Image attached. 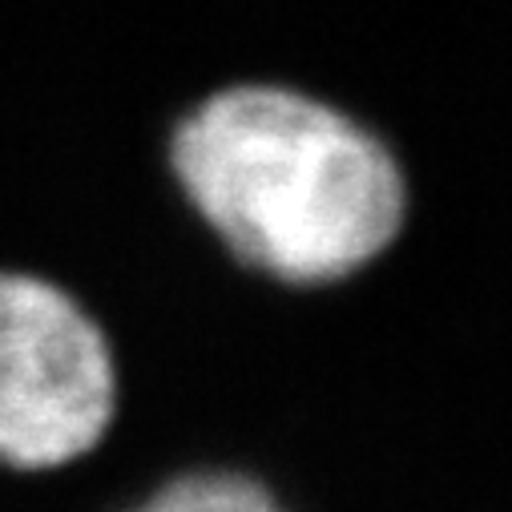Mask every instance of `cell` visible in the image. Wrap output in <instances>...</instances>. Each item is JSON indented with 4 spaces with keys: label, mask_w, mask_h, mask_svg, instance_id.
<instances>
[{
    "label": "cell",
    "mask_w": 512,
    "mask_h": 512,
    "mask_svg": "<svg viewBox=\"0 0 512 512\" xmlns=\"http://www.w3.org/2000/svg\"><path fill=\"white\" fill-rule=\"evenodd\" d=\"M113 416V359L93 319L57 287L0 271V460L57 468Z\"/></svg>",
    "instance_id": "obj_2"
},
{
    "label": "cell",
    "mask_w": 512,
    "mask_h": 512,
    "mask_svg": "<svg viewBox=\"0 0 512 512\" xmlns=\"http://www.w3.org/2000/svg\"><path fill=\"white\" fill-rule=\"evenodd\" d=\"M150 508L158 512H263L275 508V496L250 476L214 472V476H186L162 488Z\"/></svg>",
    "instance_id": "obj_3"
},
{
    "label": "cell",
    "mask_w": 512,
    "mask_h": 512,
    "mask_svg": "<svg viewBox=\"0 0 512 512\" xmlns=\"http://www.w3.org/2000/svg\"><path fill=\"white\" fill-rule=\"evenodd\" d=\"M174 170L242 263L287 283L351 275L404 222V178L375 138L287 89H226L182 121Z\"/></svg>",
    "instance_id": "obj_1"
}]
</instances>
